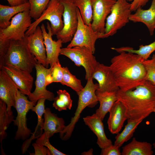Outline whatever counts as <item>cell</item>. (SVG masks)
Segmentation results:
<instances>
[{
  "instance_id": "obj_1",
  "label": "cell",
  "mask_w": 155,
  "mask_h": 155,
  "mask_svg": "<svg viewBox=\"0 0 155 155\" xmlns=\"http://www.w3.org/2000/svg\"><path fill=\"white\" fill-rule=\"evenodd\" d=\"M119 53L111 59L109 66L116 83L123 91L133 89L146 81L144 60L136 54L125 51Z\"/></svg>"
},
{
  "instance_id": "obj_2",
  "label": "cell",
  "mask_w": 155,
  "mask_h": 155,
  "mask_svg": "<svg viewBox=\"0 0 155 155\" xmlns=\"http://www.w3.org/2000/svg\"><path fill=\"white\" fill-rule=\"evenodd\" d=\"M116 95L125 108L127 120L144 119L155 107V86L148 81L133 89H119Z\"/></svg>"
},
{
  "instance_id": "obj_3",
  "label": "cell",
  "mask_w": 155,
  "mask_h": 155,
  "mask_svg": "<svg viewBox=\"0 0 155 155\" xmlns=\"http://www.w3.org/2000/svg\"><path fill=\"white\" fill-rule=\"evenodd\" d=\"M28 36L26 35L22 40H11L2 67L9 64L30 73L32 71L38 62L28 46Z\"/></svg>"
},
{
  "instance_id": "obj_4",
  "label": "cell",
  "mask_w": 155,
  "mask_h": 155,
  "mask_svg": "<svg viewBox=\"0 0 155 155\" xmlns=\"http://www.w3.org/2000/svg\"><path fill=\"white\" fill-rule=\"evenodd\" d=\"M98 88L96 84L89 81L87 82L83 89L76 92L78 96L77 107L70 123L59 133L60 137L62 140L66 141L70 137L82 111L86 107L93 108L97 104L98 101L96 92Z\"/></svg>"
},
{
  "instance_id": "obj_5",
  "label": "cell",
  "mask_w": 155,
  "mask_h": 155,
  "mask_svg": "<svg viewBox=\"0 0 155 155\" xmlns=\"http://www.w3.org/2000/svg\"><path fill=\"white\" fill-rule=\"evenodd\" d=\"M130 7L131 3L127 0H117L106 19L104 33L100 38L113 36L129 22Z\"/></svg>"
},
{
  "instance_id": "obj_6",
  "label": "cell",
  "mask_w": 155,
  "mask_h": 155,
  "mask_svg": "<svg viewBox=\"0 0 155 155\" xmlns=\"http://www.w3.org/2000/svg\"><path fill=\"white\" fill-rule=\"evenodd\" d=\"M64 10V6L60 0H51L40 16L32 22L26 31V35L28 36L33 33L38 25L43 21L46 20L50 22L53 35H56L63 27L62 17Z\"/></svg>"
},
{
  "instance_id": "obj_7",
  "label": "cell",
  "mask_w": 155,
  "mask_h": 155,
  "mask_svg": "<svg viewBox=\"0 0 155 155\" xmlns=\"http://www.w3.org/2000/svg\"><path fill=\"white\" fill-rule=\"evenodd\" d=\"M28 98L19 90H17L15 96V107L17 115L13 121L14 125L17 127L14 137L16 140H26L32 134L31 131L27 127L26 115L36 103L29 100Z\"/></svg>"
},
{
  "instance_id": "obj_8",
  "label": "cell",
  "mask_w": 155,
  "mask_h": 155,
  "mask_svg": "<svg viewBox=\"0 0 155 155\" xmlns=\"http://www.w3.org/2000/svg\"><path fill=\"white\" fill-rule=\"evenodd\" d=\"M94 53L84 46H76L71 48H62L60 55L69 58L75 65L78 67L83 66L86 71L85 79L92 77L95 70L98 62Z\"/></svg>"
},
{
  "instance_id": "obj_9",
  "label": "cell",
  "mask_w": 155,
  "mask_h": 155,
  "mask_svg": "<svg viewBox=\"0 0 155 155\" xmlns=\"http://www.w3.org/2000/svg\"><path fill=\"white\" fill-rule=\"evenodd\" d=\"M78 25L74 36L67 47L71 48L76 46H84L90 49L93 53L95 50V43L103 34L94 31L91 24H86L84 22L79 9L77 8Z\"/></svg>"
},
{
  "instance_id": "obj_10",
  "label": "cell",
  "mask_w": 155,
  "mask_h": 155,
  "mask_svg": "<svg viewBox=\"0 0 155 155\" xmlns=\"http://www.w3.org/2000/svg\"><path fill=\"white\" fill-rule=\"evenodd\" d=\"M63 5V14L64 26L62 29L56 34L57 39L63 43L70 42L77 30L78 25L77 7L73 0H60Z\"/></svg>"
},
{
  "instance_id": "obj_11",
  "label": "cell",
  "mask_w": 155,
  "mask_h": 155,
  "mask_svg": "<svg viewBox=\"0 0 155 155\" xmlns=\"http://www.w3.org/2000/svg\"><path fill=\"white\" fill-rule=\"evenodd\" d=\"M30 10L20 12L11 18L10 25L0 30V38L10 40L22 39L32 23Z\"/></svg>"
},
{
  "instance_id": "obj_12",
  "label": "cell",
  "mask_w": 155,
  "mask_h": 155,
  "mask_svg": "<svg viewBox=\"0 0 155 155\" xmlns=\"http://www.w3.org/2000/svg\"><path fill=\"white\" fill-rule=\"evenodd\" d=\"M116 1L114 0H91L93 17L91 26L94 31L104 33L105 21Z\"/></svg>"
},
{
  "instance_id": "obj_13",
  "label": "cell",
  "mask_w": 155,
  "mask_h": 155,
  "mask_svg": "<svg viewBox=\"0 0 155 155\" xmlns=\"http://www.w3.org/2000/svg\"><path fill=\"white\" fill-rule=\"evenodd\" d=\"M35 68L36 71V79L35 82L34 91L28 96L29 100L35 102L40 98H44L50 101L53 100L54 94L46 89V78L47 75L51 73L52 67L46 68L42 64L38 63Z\"/></svg>"
},
{
  "instance_id": "obj_14",
  "label": "cell",
  "mask_w": 155,
  "mask_h": 155,
  "mask_svg": "<svg viewBox=\"0 0 155 155\" xmlns=\"http://www.w3.org/2000/svg\"><path fill=\"white\" fill-rule=\"evenodd\" d=\"M0 69L11 78L22 93L28 96L31 92L34 78L30 73L9 64L3 65Z\"/></svg>"
},
{
  "instance_id": "obj_15",
  "label": "cell",
  "mask_w": 155,
  "mask_h": 155,
  "mask_svg": "<svg viewBox=\"0 0 155 155\" xmlns=\"http://www.w3.org/2000/svg\"><path fill=\"white\" fill-rule=\"evenodd\" d=\"M92 77L98 82L99 91L117 92L119 89L109 66L98 62Z\"/></svg>"
},
{
  "instance_id": "obj_16",
  "label": "cell",
  "mask_w": 155,
  "mask_h": 155,
  "mask_svg": "<svg viewBox=\"0 0 155 155\" xmlns=\"http://www.w3.org/2000/svg\"><path fill=\"white\" fill-rule=\"evenodd\" d=\"M46 28L48 31H46L44 25L42 24L40 28L44 39V43L45 46L47 57V67L49 65L51 66L53 63L59 61V57L60 55L63 43L60 39L57 41L53 40L52 38L53 35L52 32L50 25L49 22L46 23Z\"/></svg>"
},
{
  "instance_id": "obj_17",
  "label": "cell",
  "mask_w": 155,
  "mask_h": 155,
  "mask_svg": "<svg viewBox=\"0 0 155 155\" xmlns=\"http://www.w3.org/2000/svg\"><path fill=\"white\" fill-rule=\"evenodd\" d=\"M28 45L31 53L38 63L47 68L44 39L40 26H38L32 34L28 36Z\"/></svg>"
},
{
  "instance_id": "obj_18",
  "label": "cell",
  "mask_w": 155,
  "mask_h": 155,
  "mask_svg": "<svg viewBox=\"0 0 155 155\" xmlns=\"http://www.w3.org/2000/svg\"><path fill=\"white\" fill-rule=\"evenodd\" d=\"M19 90L11 78L3 70L0 71V99L7 105V108L15 106V96Z\"/></svg>"
},
{
  "instance_id": "obj_19",
  "label": "cell",
  "mask_w": 155,
  "mask_h": 155,
  "mask_svg": "<svg viewBox=\"0 0 155 155\" xmlns=\"http://www.w3.org/2000/svg\"><path fill=\"white\" fill-rule=\"evenodd\" d=\"M107 120L108 129L113 134H117L127 120L126 110L123 104L119 100L114 103L110 111Z\"/></svg>"
},
{
  "instance_id": "obj_20",
  "label": "cell",
  "mask_w": 155,
  "mask_h": 155,
  "mask_svg": "<svg viewBox=\"0 0 155 155\" xmlns=\"http://www.w3.org/2000/svg\"><path fill=\"white\" fill-rule=\"evenodd\" d=\"M84 122L97 137V144L101 149L113 145L111 140L106 137L103 123L101 119L95 114L83 118Z\"/></svg>"
},
{
  "instance_id": "obj_21",
  "label": "cell",
  "mask_w": 155,
  "mask_h": 155,
  "mask_svg": "<svg viewBox=\"0 0 155 155\" xmlns=\"http://www.w3.org/2000/svg\"><path fill=\"white\" fill-rule=\"evenodd\" d=\"M129 20L133 22H141L148 28L150 35L152 36L155 29V0H152L150 7L147 9L142 8L137 9L133 14H131Z\"/></svg>"
},
{
  "instance_id": "obj_22",
  "label": "cell",
  "mask_w": 155,
  "mask_h": 155,
  "mask_svg": "<svg viewBox=\"0 0 155 155\" xmlns=\"http://www.w3.org/2000/svg\"><path fill=\"white\" fill-rule=\"evenodd\" d=\"M43 115L44 121L42 129L49 138L54 134L59 133L63 130L65 126L62 118L59 117L56 114L52 113L49 108H45Z\"/></svg>"
},
{
  "instance_id": "obj_23",
  "label": "cell",
  "mask_w": 155,
  "mask_h": 155,
  "mask_svg": "<svg viewBox=\"0 0 155 155\" xmlns=\"http://www.w3.org/2000/svg\"><path fill=\"white\" fill-rule=\"evenodd\" d=\"M30 5L28 2L17 6H9L0 5V30L9 26L11 23L10 20L18 13L30 10Z\"/></svg>"
},
{
  "instance_id": "obj_24",
  "label": "cell",
  "mask_w": 155,
  "mask_h": 155,
  "mask_svg": "<svg viewBox=\"0 0 155 155\" xmlns=\"http://www.w3.org/2000/svg\"><path fill=\"white\" fill-rule=\"evenodd\" d=\"M117 92H96L100 106L95 114L102 121L106 113L109 112L115 102L118 100Z\"/></svg>"
},
{
  "instance_id": "obj_25",
  "label": "cell",
  "mask_w": 155,
  "mask_h": 155,
  "mask_svg": "<svg viewBox=\"0 0 155 155\" xmlns=\"http://www.w3.org/2000/svg\"><path fill=\"white\" fill-rule=\"evenodd\" d=\"M152 145L147 142L137 141L133 138L131 141L122 148V155H152Z\"/></svg>"
},
{
  "instance_id": "obj_26",
  "label": "cell",
  "mask_w": 155,
  "mask_h": 155,
  "mask_svg": "<svg viewBox=\"0 0 155 155\" xmlns=\"http://www.w3.org/2000/svg\"><path fill=\"white\" fill-rule=\"evenodd\" d=\"M11 108H7L6 103L0 100V142L7 136L6 130L9 124L14 121Z\"/></svg>"
},
{
  "instance_id": "obj_27",
  "label": "cell",
  "mask_w": 155,
  "mask_h": 155,
  "mask_svg": "<svg viewBox=\"0 0 155 155\" xmlns=\"http://www.w3.org/2000/svg\"><path fill=\"white\" fill-rule=\"evenodd\" d=\"M143 120H127V123L123 130L120 133H117L115 137L114 145L120 148L125 142L129 140L133 136L136 129Z\"/></svg>"
},
{
  "instance_id": "obj_28",
  "label": "cell",
  "mask_w": 155,
  "mask_h": 155,
  "mask_svg": "<svg viewBox=\"0 0 155 155\" xmlns=\"http://www.w3.org/2000/svg\"><path fill=\"white\" fill-rule=\"evenodd\" d=\"M46 100V99L44 98L40 99L37 101L36 105L31 109L32 111L34 112L36 114L38 121L35 131L32 133V135L28 141L29 144L32 140L35 138L37 139L42 134V128L44 121V119L42 118V117L45 109L44 103Z\"/></svg>"
},
{
  "instance_id": "obj_29",
  "label": "cell",
  "mask_w": 155,
  "mask_h": 155,
  "mask_svg": "<svg viewBox=\"0 0 155 155\" xmlns=\"http://www.w3.org/2000/svg\"><path fill=\"white\" fill-rule=\"evenodd\" d=\"M111 49L119 53L125 51L137 54L145 60L148 59L151 54L155 52V41L148 45H140L139 49L137 50H135L133 48L128 46L119 48L112 47Z\"/></svg>"
},
{
  "instance_id": "obj_30",
  "label": "cell",
  "mask_w": 155,
  "mask_h": 155,
  "mask_svg": "<svg viewBox=\"0 0 155 155\" xmlns=\"http://www.w3.org/2000/svg\"><path fill=\"white\" fill-rule=\"evenodd\" d=\"M57 96L55 97L53 107L59 111L71 110L72 100L68 92L66 90H59L57 92Z\"/></svg>"
},
{
  "instance_id": "obj_31",
  "label": "cell",
  "mask_w": 155,
  "mask_h": 155,
  "mask_svg": "<svg viewBox=\"0 0 155 155\" xmlns=\"http://www.w3.org/2000/svg\"><path fill=\"white\" fill-rule=\"evenodd\" d=\"M74 5L79 9L84 23L91 24L92 21V8L91 0H73Z\"/></svg>"
},
{
  "instance_id": "obj_32",
  "label": "cell",
  "mask_w": 155,
  "mask_h": 155,
  "mask_svg": "<svg viewBox=\"0 0 155 155\" xmlns=\"http://www.w3.org/2000/svg\"><path fill=\"white\" fill-rule=\"evenodd\" d=\"M62 79L60 83L62 85L71 88L76 92L84 88L80 80L72 74L67 67H63Z\"/></svg>"
},
{
  "instance_id": "obj_33",
  "label": "cell",
  "mask_w": 155,
  "mask_h": 155,
  "mask_svg": "<svg viewBox=\"0 0 155 155\" xmlns=\"http://www.w3.org/2000/svg\"><path fill=\"white\" fill-rule=\"evenodd\" d=\"M51 0H28L30 5V14L35 20L38 19L46 9Z\"/></svg>"
},
{
  "instance_id": "obj_34",
  "label": "cell",
  "mask_w": 155,
  "mask_h": 155,
  "mask_svg": "<svg viewBox=\"0 0 155 155\" xmlns=\"http://www.w3.org/2000/svg\"><path fill=\"white\" fill-rule=\"evenodd\" d=\"M143 63L146 71L145 80L155 86V54L150 59L144 60Z\"/></svg>"
},
{
  "instance_id": "obj_35",
  "label": "cell",
  "mask_w": 155,
  "mask_h": 155,
  "mask_svg": "<svg viewBox=\"0 0 155 155\" xmlns=\"http://www.w3.org/2000/svg\"><path fill=\"white\" fill-rule=\"evenodd\" d=\"M49 137L44 132L37 139L36 142L47 148L49 150L51 155H66L55 148L49 142Z\"/></svg>"
},
{
  "instance_id": "obj_36",
  "label": "cell",
  "mask_w": 155,
  "mask_h": 155,
  "mask_svg": "<svg viewBox=\"0 0 155 155\" xmlns=\"http://www.w3.org/2000/svg\"><path fill=\"white\" fill-rule=\"evenodd\" d=\"M51 66L52 67L51 74L53 78V82L61 83L63 77V68L59 61L53 63Z\"/></svg>"
},
{
  "instance_id": "obj_37",
  "label": "cell",
  "mask_w": 155,
  "mask_h": 155,
  "mask_svg": "<svg viewBox=\"0 0 155 155\" xmlns=\"http://www.w3.org/2000/svg\"><path fill=\"white\" fill-rule=\"evenodd\" d=\"M11 40L0 38V68L9 50Z\"/></svg>"
},
{
  "instance_id": "obj_38",
  "label": "cell",
  "mask_w": 155,
  "mask_h": 155,
  "mask_svg": "<svg viewBox=\"0 0 155 155\" xmlns=\"http://www.w3.org/2000/svg\"><path fill=\"white\" fill-rule=\"evenodd\" d=\"M100 153L101 155H121L120 148L112 145L105 148L101 149Z\"/></svg>"
},
{
  "instance_id": "obj_39",
  "label": "cell",
  "mask_w": 155,
  "mask_h": 155,
  "mask_svg": "<svg viewBox=\"0 0 155 155\" xmlns=\"http://www.w3.org/2000/svg\"><path fill=\"white\" fill-rule=\"evenodd\" d=\"M34 150V155H51L49 149L45 146L38 144L36 142L32 144Z\"/></svg>"
},
{
  "instance_id": "obj_40",
  "label": "cell",
  "mask_w": 155,
  "mask_h": 155,
  "mask_svg": "<svg viewBox=\"0 0 155 155\" xmlns=\"http://www.w3.org/2000/svg\"><path fill=\"white\" fill-rule=\"evenodd\" d=\"M149 0H133L131 3L130 9L132 11H135L136 10L145 6Z\"/></svg>"
},
{
  "instance_id": "obj_41",
  "label": "cell",
  "mask_w": 155,
  "mask_h": 155,
  "mask_svg": "<svg viewBox=\"0 0 155 155\" xmlns=\"http://www.w3.org/2000/svg\"><path fill=\"white\" fill-rule=\"evenodd\" d=\"M11 6H17L28 2V0H6Z\"/></svg>"
},
{
  "instance_id": "obj_42",
  "label": "cell",
  "mask_w": 155,
  "mask_h": 155,
  "mask_svg": "<svg viewBox=\"0 0 155 155\" xmlns=\"http://www.w3.org/2000/svg\"><path fill=\"white\" fill-rule=\"evenodd\" d=\"M53 82V78L51 72L48 74L46 77V86H47Z\"/></svg>"
},
{
  "instance_id": "obj_43",
  "label": "cell",
  "mask_w": 155,
  "mask_h": 155,
  "mask_svg": "<svg viewBox=\"0 0 155 155\" xmlns=\"http://www.w3.org/2000/svg\"><path fill=\"white\" fill-rule=\"evenodd\" d=\"M93 150L92 149H91L87 152H83L82 153V154L84 155H93Z\"/></svg>"
},
{
  "instance_id": "obj_44",
  "label": "cell",
  "mask_w": 155,
  "mask_h": 155,
  "mask_svg": "<svg viewBox=\"0 0 155 155\" xmlns=\"http://www.w3.org/2000/svg\"><path fill=\"white\" fill-rule=\"evenodd\" d=\"M153 145L154 146V147L155 148V142L153 144Z\"/></svg>"
},
{
  "instance_id": "obj_45",
  "label": "cell",
  "mask_w": 155,
  "mask_h": 155,
  "mask_svg": "<svg viewBox=\"0 0 155 155\" xmlns=\"http://www.w3.org/2000/svg\"><path fill=\"white\" fill-rule=\"evenodd\" d=\"M115 1H116L117 0H114ZM128 1H132L133 0H127Z\"/></svg>"
},
{
  "instance_id": "obj_46",
  "label": "cell",
  "mask_w": 155,
  "mask_h": 155,
  "mask_svg": "<svg viewBox=\"0 0 155 155\" xmlns=\"http://www.w3.org/2000/svg\"><path fill=\"white\" fill-rule=\"evenodd\" d=\"M152 112H154L155 113V107L154 109L153 110Z\"/></svg>"
},
{
  "instance_id": "obj_47",
  "label": "cell",
  "mask_w": 155,
  "mask_h": 155,
  "mask_svg": "<svg viewBox=\"0 0 155 155\" xmlns=\"http://www.w3.org/2000/svg\"></svg>"
}]
</instances>
